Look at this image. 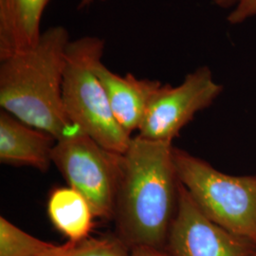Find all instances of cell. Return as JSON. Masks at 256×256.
Listing matches in <instances>:
<instances>
[{
  "label": "cell",
  "instance_id": "6da1fadb",
  "mask_svg": "<svg viewBox=\"0 0 256 256\" xmlns=\"http://www.w3.org/2000/svg\"><path fill=\"white\" fill-rule=\"evenodd\" d=\"M172 142L136 136L122 154L115 234L130 250H165L178 208V183Z\"/></svg>",
  "mask_w": 256,
  "mask_h": 256
},
{
  "label": "cell",
  "instance_id": "7a4b0ae2",
  "mask_svg": "<svg viewBox=\"0 0 256 256\" xmlns=\"http://www.w3.org/2000/svg\"><path fill=\"white\" fill-rule=\"evenodd\" d=\"M70 42L68 30L54 26L42 32L36 46L0 59L2 110L56 140L82 133L68 119L63 104Z\"/></svg>",
  "mask_w": 256,
  "mask_h": 256
},
{
  "label": "cell",
  "instance_id": "3957f363",
  "mask_svg": "<svg viewBox=\"0 0 256 256\" xmlns=\"http://www.w3.org/2000/svg\"><path fill=\"white\" fill-rule=\"evenodd\" d=\"M98 36L70 40L66 54L63 104L70 120L84 134L115 153L124 154L132 140L114 118L106 92L95 74L104 52Z\"/></svg>",
  "mask_w": 256,
  "mask_h": 256
},
{
  "label": "cell",
  "instance_id": "277c9868",
  "mask_svg": "<svg viewBox=\"0 0 256 256\" xmlns=\"http://www.w3.org/2000/svg\"><path fill=\"white\" fill-rule=\"evenodd\" d=\"M178 178L202 212L220 227L256 244V176H230L174 147Z\"/></svg>",
  "mask_w": 256,
  "mask_h": 256
},
{
  "label": "cell",
  "instance_id": "5b68a950",
  "mask_svg": "<svg viewBox=\"0 0 256 256\" xmlns=\"http://www.w3.org/2000/svg\"><path fill=\"white\" fill-rule=\"evenodd\" d=\"M122 158L82 133L57 140L52 152V164L68 186L88 200L95 218L104 220L114 218Z\"/></svg>",
  "mask_w": 256,
  "mask_h": 256
},
{
  "label": "cell",
  "instance_id": "8992f818",
  "mask_svg": "<svg viewBox=\"0 0 256 256\" xmlns=\"http://www.w3.org/2000/svg\"><path fill=\"white\" fill-rule=\"evenodd\" d=\"M222 90L208 66H200L187 74L178 86L162 84L148 104L138 136L173 142L182 129L198 112L209 108Z\"/></svg>",
  "mask_w": 256,
  "mask_h": 256
},
{
  "label": "cell",
  "instance_id": "52a82bcc",
  "mask_svg": "<svg viewBox=\"0 0 256 256\" xmlns=\"http://www.w3.org/2000/svg\"><path fill=\"white\" fill-rule=\"evenodd\" d=\"M256 244L209 220L178 183V208L165 250L172 256H250Z\"/></svg>",
  "mask_w": 256,
  "mask_h": 256
},
{
  "label": "cell",
  "instance_id": "ba28073f",
  "mask_svg": "<svg viewBox=\"0 0 256 256\" xmlns=\"http://www.w3.org/2000/svg\"><path fill=\"white\" fill-rule=\"evenodd\" d=\"M106 92L114 118L129 135L140 128L148 104L162 84L156 80L138 79L134 74H114L99 61L94 68Z\"/></svg>",
  "mask_w": 256,
  "mask_h": 256
},
{
  "label": "cell",
  "instance_id": "9c48e42d",
  "mask_svg": "<svg viewBox=\"0 0 256 256\" xmlns=\"http://www.w3.org/2000/svg\"><path fill=\"white\" fill-rule=\"evenodd\" d=\"M57 140L43 130L32 128L8 112L0 113V162L28 165L41 172L52 164V152Z\"/></svg>",
  "mask_w": 256,
  "mask_h": 256
},
{
  "label": "cell",
  "instance_id": "30bf717a",
  "mask_svg": "<svg viewBox=\"0 0 256 256\" xmlns=\"http://www.w3.org/2000/svg\"><path fill=\"white\" fill-rule=\"evenodd\" d=\"M50 0H0V59L36 45Z\"/></svg>",
  "mask_w": 256,
  "mask_h": 256
},
{
  "label": "cell",
  "instance_id": "8fae6325",
  "mask_svg": "<svg viewBox=\"0 0 256 256\" xmlns=\"http://www.w3.org/2000/svg\"><path fill=\"white\" fill-rule=\"evenodd\" d=\"M48 214L55 228L68 241L78 242L90 238L94 212L88 200L74 188L54 189L48 196Z\"/></svg>",
  "mask_w": 256,
  "mask_h": 256
},
{
  "label": "cell",
  "instance_id": "7c38bea8",
  "mask_svg": "<svg viewBox=\"0 0 256 256\" xmlns=\"http://www.w3.org/2000/svg\"><path fill=\"white\" fill-rule=\"evenodd\" d=\"M58 246L30 236L0 216V256H46Z\"/></svg>",
  "mask_w": 256,
  "mask_h": 256
},
{
  "label": "cell",
  "instance_id": "4fadbf2b",
  "mask_svg": "<svg viewBox=\"0 0 256 256\" xmlns=\"http://www.w3.org/2000/svg\"><path fill=\"white\" fill-rule=\"evenodd\" d=\"M130 248L115 234L82 241H68L46 256H129Z\"/></svg>",
  "mask_w": 256,
  "mask_h": 256
},
{
  "label": "cell",
  "instance_id": "5bb4252c",
  "mask_svg": "<svg viewBox=\"0 0 256 256\" xmlns=\"http://www.w3.org/2000/svg\"><path fill=\"white\" fill-rule=\"evenodd\" d=\"M256 16V0H238L236 8L230 14V23L240 24L246 19Z\"/></svg>",
  "mask_w": 256,
  "mask_h": 256
},
{
  "label": "cell",
  "instance_id": "9a60e30c",
  "mask_svg": "<svg viewBox=\"0 0 256 256\" xmlns=\"http://www.w3.org/2000/svg\"><path fill=\"white\" fill-rule=\"evenodd\" d=\"M129 256H172L165 250L154 248H134L130 250Z\"/></svg>",
  "mask_w": 256,
  "mask_h": 256
},
{
  "label": "cell",
  "instance_id": "2e32d148",
  "mask_svg": "<svg viewBox=\"0 0 256 256\" xmlns=\"http://www.w3.org/2000/svg\"><path fill=\"white\" fill-rule=\"evenodd\" d=\"M104 1V0H101ZM216 5H218L220 8H230L232 5H236L238 0H212Z\"/></svg>",
  "mask_w": 256,
  "mask_h": 256
},
{
  "label": "cell",
  "instance_id": "e0dca14e",
  "mask_svg": "<svg viewBox=\"0 0 256 256\" xmlns=\"http://www.w3.org/2000/svg\"><path fill=\"white\" fill-rule=\"evenodd\" d=\"M94 1H96V0H80V8L88 7Z\"/></svg>",
  "mask_w": 256,
  "mask_h": 256
},
{
  "label": "cell",
  "instance_id": "ac0fdd59",
  "mask_svg": "<svg viewBox=\"0 0 256 256\" xmlns=\"http://www.w3.org/2000/svg\"><path fill=\"white\" fill-rule=\"evenodd\" d=\"M250 256H256V247L254 250V252H252V254H250Z\"/></svg>",
  "mask_w": 256,
  "mask_h": 256
}]
</instances>
